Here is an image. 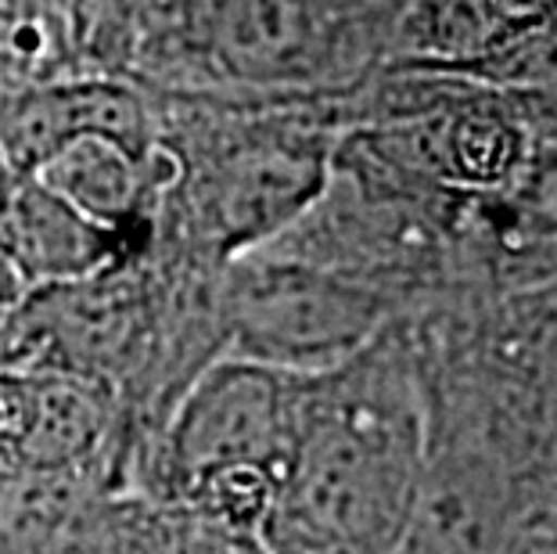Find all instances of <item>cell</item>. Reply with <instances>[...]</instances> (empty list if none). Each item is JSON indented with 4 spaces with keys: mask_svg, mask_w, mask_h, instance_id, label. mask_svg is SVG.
Listing matches in <instances>:
<instances>
[{
    "mask_svg": "<svg viewBox=\"0 0 557 554\" xmlns=\"http://www.w3.org/2000/svg\"><path fill=\"white\" fill-rule=\"evenodd\" d=\"M26 296L29 292H26V285H22V278L15 274V267L8 263V256L0 253V328L8 324V317L18 310Z\"/></svg>",
    "mask_w": 557,
    "mask_h": 554,
    "instance_id": "cell-12",
    "label": "cell"
},
{
    "mask_svg": "<svg viewBox=\"0 0 557 554\" xmlns=\"http://www.w3.org/2000/svg\"><path fill=\"white\" fill-rule=\"evenodd\" d=\"M457 76L515 94H557V19L504 37L479 62L457 69Z\"/></svg>",
    "mask_w": 557,
    "mask_h": 554,
    "instance_id": "cell-9",
    "label": "cell"
},
{
    "mask_svg": "<svg viewBox=\"0 0 557 554\" xmlns=\"http://www.w3.org/2000/svg\"><path fill=\"white\" fill-rule=\"evenodd\" d=\"M170 162L151 245L201 267L274 242L324 192L349 130V98L227 101L156 94Z\"/></svg>",
    "mask_w": 557,
    "mask_h": 554,
    "instance_id": "cell-2",
    "label": "cell"
},
{
    "mask_svg": "<svg viewBox=\"0 0 557 554\" xmlns=\"http://www.w3.org/2000/svg\"><path fill=\"white\" fill-rule=\"evenodd\" d=\"M8 181H11V170H8V162L0 159V192H4V187H8Z\"/></svg>",
    "mask_w": 557,
    "mask_h": 554,
    "instance_id": "cell-15",
    "label": "cell"
},
{
    "mask_svg": "<svg viewBox=\"0 0 557 554\" xmlns=\"http://www.w3.org/2000/svg\"><path fill=\"white\" fill-rule=\"evenodd\" d=\"M156 98L120 73H79L0 94V159L33 173L76 137H112L137 156L156 151Z\"/></svg>",
    "mask_w": 557,
    "mask_h": 554,
    "instance_id": "cell-6",
    "label": "cell"
},
{
    "mask_svg": "<svg viewBox=\"0 0 557 554\" xmlns=\"http://www.w3.org/2000/svg\"><path fill=\"white\" fill-rule=\"evenodd\" d=\"M396 317L382 292L267 245L216 274L220 353L281 371L335 368Z\"/></svg>",
    "mask_w": 557,
    "mask_h": 554,
    "instance_id": "cell-5",
    "label": "cell"
},
{
    "mask_svg": "<svg viewBox=\"0 0 557 554\" xmlns=\"http://www.w3.org/2000/svg\"><path fill=\"white\" fill-rule=\"evenodd\" d=\"M0 253L26 292H44L94 278L145 249L87 217L37 173H18L0 192Z\"/></svg>",
    "mask_w": 557,
    "mask_h": 554,
    "instance_id": "cell-7",
    "label": "cell"
},
{
    "mask_svg": "<svg viewBox=\"0 0 557 554\" xmlns=\"http://www.w3.org/2000/svg\"><path fill=\"white\" fill-rule=\"evenodd\" d=\"M482 4L496 22V29H500V37L557 19V0H482Z\"/></svg>",
    "mask_w": 557,
    "mask_h": 554,
    "instance_id": "cell-11",
    "label": "cell"
},
{
    "mask_svg": "<svg viewBox=\"0 0 557 554\" xmlns=\"http://www.w3.org/2000/svg\"><path fill=\"white\" fill-rule=\"evenodd\" d=\"M73 4H79L83 11H87V15H94V19H98L101 26L109 29V33H115V29H120V22H115V19L109 15V8H104V0H73Z\"/></svg>",
    "mask_w": 557,
    "mask_h": 554,
    "instance_id": "cell-13",
    "label": "cell"
},
{
    "mask_svg": "<svg viewBox=\"0 0 557 554\" xmlns=\"http://www.w3.org/2000/svg\"><path fill=\"white\" fill-rule=\"evenodd\" d=\"M137 4H140V0H104V8H109V15L123 26V40H126V19H129V11H134Z\"/></svg>",
    "mask_w": 557,
    "mask_h": 554,
    "instance_id": "cell-14",
    "label": "cell"
},
{
    "mask_svg": "<svg viewBox=\"0 0 557 554\" xmlns=\"http://www.w3.org/2000/svg\"><path fill=\"white\" fill-rule=\"evenodd\" d=\"M94 554H270L256 533L162 508L134 493H112L101 512Z\"/></svg>",
    "mask_w": 557,
    "mask_h": 554,
    "instance_id": "cell-8",
    "label": "cell"
},
{
    "mask_svg": "<svg viewBox=\"0 0 557 554\" xmlns=\"http://www.w3.org/2000/svg\"><path fill=\"white\" fill-rule=\"evenodd\" d=\"M429 468V389L403 317L306 374L292 457L259 526L270 554H393Z\"/></svg>",
    "mask_w": 557,
    "mask_h": 554,
    "instance_id": "cell-1",
    "label": "cell"
},
{
    "mask_svg": "<svg viewBox=\"0 0 557 554\" xmlns=\"http://www.w3.org/2000/svg\"><path fill=\"white\" fill-rule=\"evenodd\" d=\"M302 382L299 371L212 357L159 426L126 443L123 493L259 537L292 457Z\"/></svg>",
    "mask_w": 557,
    "mask_h": 554,
    "instance_id": "cell-4",
    "label": "cell"
},
{
    "mask_svg": "<svg viewBox=\"0 0 557 554\" xmlns=\"http://www.w3.org/2000/svg\"><path fill=\"white\" fill-rule=\"evenodd\" d=\"M485 202L507 234L557 242V134H540L532 140L529 162L511 192Z\"/></svg>",
    "mask_w": 557,
    "mask_h": 554,
    "instance_id": "cell-10",
    "label": "cell"
},
{
    "mask_svg": "<svg viewBox=\"0 0 557 554\" xmlns=\"http://www.w3.org/2000/svg\"><path fill=\"white\" fill-rule=\"evenodd\" d=\"M407 0H140L123 76L227 101L349 98L388 62Z\"/></svg>",
    "mask_w": 557,
    "mask_h": 554,
    "instance_id": "cell-3",
    "label": "cell"
}]
</instances>
